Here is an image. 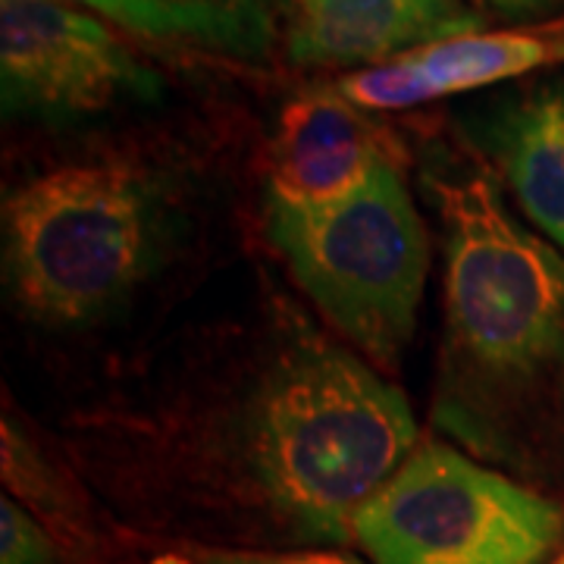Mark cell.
<instances>
[{
  "mask_svg": "<svg viewBox=\"0 0 564 564\" xmlns=\"http://www.w3.org/2000/svg\"><path fill=\"white\" fill-rule=\"evenodd\" d=\"M443 220L445 336L433 421L474 455L514 462L527 402L564 370V258L477 166L423 173Z\"/></svg>",
  "mask_w": 564,
  "mask_h": 564,
  "instance_id": "1",
  "label": "cell"
},
{
  "mask_svg": "<svg viewBox=\"0 0 564 564\" xmlns=\"http://www.w3.org/2000/svg\"><path fill=\"white\" fill-rule=\"evenodd\" d=\"M480 3L505 20H540L564 7V0H480Z\"/></svg>",
  "mask_w": 564,
  "mask_h": 564,
  "instance_id": "14",
  "label": "cell"
},
{
  "mask_svg": "<svg viewBox=\"0 0 564 564\" xmlns=\"http://www.w3.org/2000/svg\"><path fill=\"white\" fill-rule=\"evenodd\" d=\"M399 161L392 135L333 88H307L282 107L270 141V202L321 207L339 202Z\"/></svg>",
  "mask_w": 564,
  "mask_h": 564,
  "instance_id": "7",
  "label": "cell"
},
{
  "mask_svg": "<svg viewBox=\"0 0 564 564\" xmlns=\"http://www.w3.org/2000/svg\"><path fill=\"white\" fill-rule=\"evenodd\" d=\"M417 426L395 386L317 333L295 329L232 423V455L302 540L345 543L402 467Z\"/></svg>",
  "mask_w": 564,
  "mask_h": 564,
  "instance_id": "2",
  "label": "cell"
},
{
  "mask_svg": "<svg viewBox=\"0 0 564 564\" xmlns=\"http://www.w3.org/2000/svg\"><path fill=\"white\" fill-rule=\"evenodd\" d=\"M239 3H248L254 10H263L270 17H280V13H289L292 10V0H239Z\"/></svg>",
  "mask_w": 564,
  "mask_h": 564,
  "instance_id": "15",
  "label": "cell"
},
{
  "mask_svg": "<svg viewBox=\"0 0 564 564\" xmlns=\"http://www.w3.org/2000/svg\"><path fill=\"white\" fill-rule=\"evenodd\" d=\"M267 236L307 299L377 361L402 358L421 307L430 245L399 161L339 202L292 207L267 198Z\"/></svg>",
  "mask_w": 564,
  "mask_h": 564,
  "instance_id": "4",
  "label": "cell"
},
{
  "mask_svg": "<svg viewBox=\"0 0 564 564\" xmlns=\"http://www.w3.org/2000/svg\"><path fill=\"white\" fill-rule=\"evenodd\" d=\"M373 564H540L562 511L445 443L417 445L355 518Z\"/></svg>",
  "mask_w": 564,
  "mask_h": 564,
  "instance_id": "5",
  "label": "cell"
},
{
  "mask_svg": "<svg viewBox=\"0 0 564 564\" xmlns=\"http://www.w3.org/2000/svg\"><path fill=\"white\" fill-rule=\"evenodd\" d=\"M204 564H361L348 555L333 552H292V555H267V552H204Z\"/></svg>",
  "mask_w": 564,
  "mask_h": 564,
  "instance_id": "13",
  "label": "cell"
},
{
  "mask_svg": "<svg viewBox=\"0 0 564 564\" xmlns=\"http://www.w3.org/2000/svg\"><path fill=\"white\" fill-rule=\"evenodd\" d=\"M564 63V29L464 32L367 66L336 88L361 110H408Z\"/></svg>",
  "mask_w": 564,
  "mask_h": 564,
  "instance_id": "8",
  "label": "cell"
},
{
  "mask_svg": "<svg viewBox=\"0 0 564 564\" xmlns=\"http://www.w3.org/2000/svg\"><path fill=\"white\" fill-rule=\"evenodd\" d=\"M158 69L98 17L66 0H0V98L7 117L91 120L122 104H154Z\"/></svg>",
  "mask_w": 564,
  "mask_h": 564,
  "instance_id": "6",
  "label": "cell"
},
{
  "mask_svg": "<svg viewBox=\"0 0 564 564\" xmlns=\"http://www.w3.org/2000/svg\"><path fill=\"white\" fill-rule=\"evenodd\" d=\"M158 188L135 166L73 163L17 185L3 202V261L17 302L41 323L95 321L161 254Z\"/></svg>",
  "mask_w": 564,
  "mask_h": 564,
  "instance_id": "3",
  "label": "cell"
},
{
  "mask_svg": "<svg viewBox=\"0 0 564 564\" xmlns=\"http://www.w3.org/2000/svg\"><path fill=\"white\" fill-rule=\"evenodd\" d=\"M555 564H564V555H562V558H558V562H555Z\"/></svg>",
  "mask_w": 564,
  "mask_h": 564,
  "instance_id": "17",
  "label": "cell"
},
{
  "mask_svg": "<svg viewBox=\"0 0 564 564\" xmlns=\"http://www.w3.org/2000/svg\"><path fill=\"white\" fill-rule=\"evenodd\" d=\"M289 57L299 66H380L414 47L480 32L462 0H292Z\"/></svg>",
  "mask_w": 564,
  "mask_h": 564,
  "instance_id": "9",
  "label": "cell"
},
{
  "mask_svg": "<svg viewBox=\"0 0 564 564\" xmlns=\"http://www.w3.org/2000/svg\"><path fill=\"white\" fill-rule=\"evenodd\" d=\"M170 54L267 61L276 17L239 0H66Z\"/></svg>",
  "mask_w": 564,
  "mask_h": 564,
  "instance_id": "10",
  "label": "cell"
},
{
  "mask_svg": "<svg viewBox=\"0 0 564 564\" xmlns=\"http://www.w3.org/2000/svg\"><path fill=\"white\" fill-rule=\"evenodd\" d=\"M0 564H54V543L13 499L0 502Z\"/></svg>",
  "mask_w": 564,
  "mask_h": 564,
  "instance_id": "12",
  "label": "cell"
},
{
  "mask_svg": "<svg viewBox=\"0 0 564 564\" xmlns=\"http://www.w3.org/2000/svg\"><path fill=\"white\" fill-rule=\"evenodd\" d=\"M151 564H192V562H185V558H180V555H161V558H154Z\"/></svg>",
  "mask_w": 564,
  "mask_h": 564,
  "instance_id": "16",
  "label": "cell"
},
{
  "mask_svg": "<svg viewBox=\"0 0 564 564\" xmlns=\"http://www.w3.org/2000/svg\"><path fill=\"white\" fill-rule=\"evenodd\" d=\"M480 144L527 217L564 251V91H536L486 117Z\"/></svg>",
  "mask_w": 564,
  "mask_h": 564,
  "instance_id": "11",
  "label": "cell"
}]
</instances>
